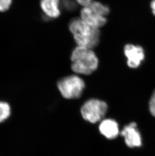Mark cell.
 <instances>
[{
    "label": "cell",
    "instance_id": "6da1fadb",
    "mask_svg": "<svg viewBox=\"0 0 155 156\" xmlns=\"http://www.w3.org/2000/svg\"><path fill=\"white\" fill-rule=\"evenodd\" d=\"M69 29L78 46L92 49L99 43V29L91 27L81 18H75L71 21Z\"/></svg>",
    "mask_w": 155,
    "mask_h": 156
},
{
    "label": "cell",
    "instance_id": "7a4b0ae2",
    "mask_svg": "<svg viewBox=\"0 0 155 156\" xmlns=\"http://www.w3.org/2000/svg\"><path fill=\"white\" fill-rule=\"evenodd\" d=\"M72 69L76 73L90 75L98 68L99 61L91 49L77 46L72 52Z\"/></svg>",
    "mask_w": 155,
    "mask_h": 156
},
{
    "label": "cell",
    "instance_id": "3957f363",
    "mask_svg": "<svg viewBox=\"0 0 155 156\" xmlns=\"http://www.w3.org/2000/svg\"><path fill=\"white\" fill-rule=\"evenodd\" d=\"M108 6L98 1H92L84 6L81 11V19L94 28H100L107 22L109 13Z\"/></svg>",
    "mask_w": 155,
    "mask_h": 156
},
{
    "label": "cell",
    "instance_id": "277c9868",
    "mask_svg": "<svg viewBox=\"0 0 155 156\" xmlns=\"http://www.w3.org/2000/svg\"><path fill=\"white\" fill-rule=\"evenodd\" d=\"M57 87L63 97L67 99H77L82 95L85 83L80 77L71 75L60 80Z\"/></svg>",
    "mask_w": 155,
    "mask_h": 156
},
{
    "label": "cell",
    "instance_id": "5b68a950",
    "mask_svg": "<svg viewBox=\"0 0 155 156\" xmlns=\"http://www.w3.org/2000/svg\"><path fill=\"white\" fill-rule=\"evenodd\" d=\"M107 105L105 102L98 99H90L84 104L81 112L84 119L95 123L102 119L107 112Z\"/></svg>",
    "mask_w": 155,
    "mask_h": 156
},
{
    "label": "cell",
    "instance_id": "8992f818",
    "mask_svg": "<svg viewBox=\"0 0 155 156\" xmlns=\"http://www.w3.org/2000/svg\"><path fill=\"white\" fill-rule=\"evenodd\" d=\"M124 53L127 59V65L131 68L139 67L145 59V51L140 46L126 44L124 48Z\"/></svg>",
    "mask_w": 155,
    "mask_h": 156
},
{
    "label": "cell",
    "instance_id": "52a82bcc",
    "mask_svg": "<svg viewBox=\"0 0 155 156\" xmlns=\"http://www.w3.org/2000/svg\"><path fill=\"white\" fill-rule=\"evenodd\" d=\"M126 144L129 147H140L142 145V136L135 122H132L123 128L121 132Z\"/></svg>",
    "mask_w": 155,
    "mask_h": 156
},
{
    "label": "cell",
    "instance_id": "ba28073f",
    "mask_svg": "<svg viewBox=\"0 0 155 156\" xmlns=\"http://www.w3.org/2000/svg\"><path fill=\"white\" fill-rule=\"evenodd\" d=\"M99 131L103 136L108 139H114L119 135V124L111 119L103 120L99 126Z\"/></svg>",
    "mask_w": 155,
    "mask_h": 156
},
{
    "label": "cell",
    "instance_id": "9c48e42d",
    "mask_svg": "<svg viewBox=\"0 0 155 156\" xmlns=\"http://www.w3.org/2000/svg\"><path fill=\"white\" fill-rule=\"evenodd\" d=\"M60 0H41L40 7L45 15L50 18H57L60 15Z\"/></svg>",
    "mask_w": 155,
    "mask_h": 156
},
{
    "label": "cell",
    "instance_id": "30bf717a",
    "mask_svg": "<svg viewBox=\"0 0 155 156\" xmlns=\"http://www.w3.org/2000/svg\"><path fill=\"white\" fill-rule=\"evenodd\" d=\"M11 108L9 104L0 102V123L7 119L10 116Z\"/></svg>",
    "mask_w": 155,
    "mask_h": 156
},
{
    "label": "cell",
    "instance_id": "8fae6325",
    "mask_svg": "<svg viewBox=\"0 0 155 156\" xmlns=\"http://www.w3.org/2000/svg\"><path fill=\"white\" fill-rule=\"evenodd\" d=\"M12 0H0V12H5L9 9Z\"/></svg>",
    "mask_w": 155,
    "mask_h": 156
},
{
    "label": "cell",
    "instance_id": "7c38bea8",
    "mask_svg": "<svg viewBox=\"0 0 155 156\" xmlns=\"http://www.w3.org/2000/svg\"><path fill=\"white\" fill-rule=\"evenodd\" d=\"M149 109L152 115L155 117V90L150 101Z\"/></svg>",
    "mask_w": 155,
    "mask_h": 156
},
{
    "label": "cell",
    "instance_id": "4fadbf2b",
    "mask_svg": "<svg viewBox=\"0 0 155 156\" xmlns=\"http://www.w3.org/2000/svg\"><path fill=\"white\" fill-rule=\"evenodd\" d=\"M79 5H80L83 7L87 6L92 2L93 1V0H76Z\"/></svg>",
    "mask_w": 155,
    "mask_h": 156
},
{
    "label": "cell",
    "instance_id": "5bb4252c",
    "mask_svg": "<svg viewBox=\"0 0 155 156\" xmlns=\"http://www.w3.org/2000/svg\"><path fill=\"white\" fill-rule=\"evenodd\" d=\"M151 8L153 13L155 16V0H152L151 2Z\"/></svg>",
    "mask_w": 155,
    "mask_h": 156
}]
</instances>
